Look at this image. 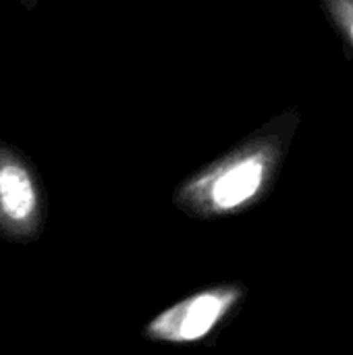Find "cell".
Instances as JSON below:
<instances>
[{
	"instance_id": "cell-1",
	"label": "cell",
	"mask_w": 353,
	"mask_h": 355,
	"mask_svg": "<svg viewBox=\"0 0 353 355\" xmlns=\"http://www.w3.org/2000/svg\"><path fill=\"white\" fill-rule=\"evenodd\" d=\"M302 116L283 112L243 137L229 152L189 175L175 191V204L196 218H223L258 204L275 185Z\"/></svg>"
},
{
	"instance_id": "cell-2",
	"label": "cell",
	"mask_w": 353,
	"mask_h": 355,
	"mask_svg": "<svg viewBox=\"0 0 353 355\" xmlns=\"http://www.w3.org/2000/svg\"><path fill=\"white\" fill-rule=\"evenodd\" d=\"M241 297V285H221L198 291L152 318L146 327V337L173 345L202 341L225 320Z\"/></svg>"
},
{
	"instance_id": "cell-3",
	"label": "cell",
	"mask_w": 353,
	"mask_h": 355,
	"mask_svg": "<svg viewBox=\"0 0 353 355\" xmlns=\"http://www.w3.org/2000/svg\"><path fill=\"white\" fill-rule=\"evenodd\" d=\"M40 193L27 168L15 160L0 162V231L27 241L40 227Z\"/></svg>"
},
{
	"instance_id": "cell-4",
	"label": "cell",
	"mask_w": 353,
	"mask_h": 355,
	"mask_svg": "<svg viewBox=\"0 0 353 355\" xmlns=\"http://www.w3.org/2000/svg\"><path fill=\"white\" fill-rule=\"evenodd\" d=\"M318 6L353 60V0H318Z\"/></svg>"
}]
</instances>
